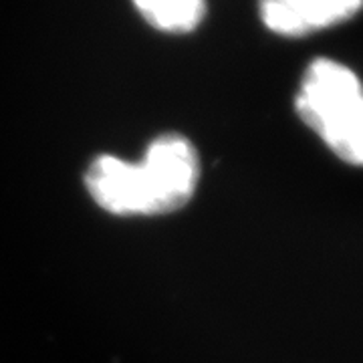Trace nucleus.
Wrapping results in <instances>:
<instances>
[{
	"label": "nucleus",
	"mask_w": 363,
	"mask_h": 363,
	"mask_svg": "<svg viewBox=\"0 0 363 363\" xmlns=\"http://www.w3.org/2000/svg\"><path fill=\"white\" fill-rule=\"evenodd\" d=\"M295 107L335 156L363 166V85L350 67L315 59L303 75Z\"/></svg>",
	"instance_id": "2"
},
{
	"label": "nucleus",
	"mask_w": 363,
	"mask_h": 363,
	"mask_svg": "<svg viewBox=\"0 0 363 363\" xmlns=\"http://www.w3.org/2000/svg\"><path fill=\"white\" fill-rule=\"evenodd\" d=\"M150 25L164 33H188L200 25L206 0H133Z\"/></svg>",
	"instance_id": "4"
},
{
	"label": "nucleus",
	"mask_w": 363,
	"mask_h": 363,
	"mask_svg": "<svg viewBox=\"0 0 363 363\" xmlns=\"http://www.w3.org/2000/svg\"><path fill=\"white\" fill-rule=\"evenodd\" d=\"M363 0H260V18L283 37H303L359 13Z\"/></svg>",
	"instance_id": "3"
},
{
	"label": "nucleus",
	"mask_w": 363,
	"mask_h": 363,
	"mask_svg": "<svg viewBox=\"0 0 363 363\" xmlns=\"http://www.w3.org/2000/svg\"><path fill=\"white\" fill-rule=\"evenodd\" d=\"M200 178L194 145L178 133L150 143L140 164L99 156L85 174V186L99 206L117 216H160L190 202Z\"/></svg>",
	"instance_id": "1"
}]
</instances>
